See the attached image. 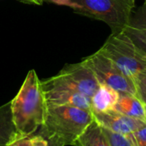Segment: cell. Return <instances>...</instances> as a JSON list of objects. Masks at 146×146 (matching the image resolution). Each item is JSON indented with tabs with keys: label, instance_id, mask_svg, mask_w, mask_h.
Wrapping results in <instances>:
<instances>
[{
	"label": "cell",
	"instance_id": "9",
	"mask_svg": "<svg viewBox=\"0 0 146 146\" xmlns=\"http://www.w3.org/2000/svg\"><path fill=\"white\" fill-rule=\"evenodd\" d=\"M123 32L146 53V0L141 6L133 10Z\"/></svg>",
	"mask_w": 146,
	"mask_h": 146
},
{
	"label": "cell",
	"instance_id": "3",
	"mask_svg": "<svg viewBox=\"0 0 146 146\" xmlns=\"http://www.w3.org/2000/svg\"><path fill=\"white\" fill-rule=\"evenodd\" d=\"M67 6L77 14L106 23L112 33L123 31L127 26L136 0H45Z\"/></svg>",
	"mask_w": 146,
	"mask_h": 146
},
{
	"label": "cell",
	"instance_id": "13",
	"mask_svg": "<svg viewBox=\"0 0 146 146\" xmlns=\"http://www.w3.org/2000/svg\"><path fill=\"white\" fill-rule=\"evenodd\" d=\"M74 146H110L102 127L93 121L77 139Z\"/></svg>",
	"mask_w": 146,
	"mask_h": 146
},
{
	"label": "cell",
	"instance_id": "8",
	"mask_svg": "<svg viewBox=\"0 0 146 146\" xmlns=\"http://www.w3.org/2000/svg\"><path fill=\"white\" fill-rule=\"evenodd\" d=\"M48 106H70L92 111V99L82 94L63 90H44Z\"/></svg>",
	"mask_w": 146,
	"mask_h": 146
},
{
	"label": "cell",
	"instance_id": "14",
	"mask_svg": "<svg viewBox=\"0 0 146 146\" xmlns=\"http://www.w3.org/2000/svg\"><path fill=\"white\" fill-rule=\"evenodd\" d=\"M110 146H134L127 135H123L102 127Z\"/></svg>",
	"mask_w": 146,
	"mask_h": 146
},
{
	"label": "cell",
	"instance_id": "17",
	"mask_svg": "<svg viewBox=\"0 0 146 146\" xmlns=\"http://www.w3.org/2000/svg\"><path fill=\"white\" fill-rule=\"evenodd\" d=\"M31 142L32 146H48V141L38 134L31 137Z\"/></svg>",
	"mask_w": 146,
	"mask_h": 146
},
{
	"label": "cell",
	"instance_id": "1",
	"mask_svg": "<svg viewBox=\"0 0 146 146\" xmlns=\"http://www.w3.org/2000/svg\"><path fill=\"white\" fill-rule=\"evenodd\" d=\"M10 103L13 121L21 138L32 136L43 125L48 107L41 80L34 69L27 73Z\"/></svg>",
	"mask_w": 146,
	"mask_h": 146
},
{
	"label": "cell",
	"instance_id": "7",
	"mask_svg": "<svg viewBox=\"0 0 146 146\" xmlns=\"http://www.w3.org/2000/svg\"><path fill=\"white\" fill-rule=\"evenodd\" d=\"M93 119L102 127L123 135H129L146 124L145 121L122 115L115 110L107 112L92 111Z\"/></svg>",
	"mask_w": 146,
	"mask_h": 146
},
{
	"label": "cell",
	"instance_id": "4",
	"mask_svg": "<svg viewBox=\"0 0 146 146\" xmlns=\"http://www.w3.org/2000/svg\"><path fill=\"white\" fill-rule=\"evenodd\" d=\"M99 50L133 80L139 75L146 74V53L123 31L111 33Z\"/></svg>",
	"mask_w": 146,
	"mask_h": 146
},
{
	"label": "cell",
	"instance_id": "12",
	"mask_svg": "<svg viewBox=\"0 0 146 146\" xmlns=\"http://www.w3.org/2000/svg\"><path fill=\"white\" fill-rule=\"evenodd\" d=\"M114 110L146 122L145 104L136 96L120 94V98Z\"/></svg>",
	"mask_w": 146,
	"mask_h": 146
},
{
	"label": "cell",
	"instance_id": "2",
	"mask_svg": "<svg viewBox=\"0 0 146 146\" xmlns=\"http://www.w3.org/2000/svg\"><path fill=\"white\" fill-rule=\"evenodd\" d=\"M93 121L89 110L70 106H48L38 135L62 146H74Z\"/></svg>",
	"mask_w": 146,
	"mask_h": 146
},
{
	"label": "cell",
	"instance_id": "19",
	"mask_svg": "<svg viewBox=\"0 0 146 146\" xmlns=\"http://www.w3.org/2000/svg\"><path fill=\"white\" fill-rule=\"evenodd\" d=\"M19 2L27 3V4H35V5H42L45 0H18Z\"/></svg>",
	"mask_w": 146,
	"mask_h": 146
},
{
	"label": "cell",
	"instance_id": "6",
	"mask_svg": "<svg viewBox=\"0 0 146 146\" xmlns=\"http://www.w3.org/2000/svg\"><path fill=\"white\" fill-rule=\"evenodd\" d=\"M81 62L93 72L99 84L109 86L120 94H128L137 97V89L134 81L127 77L99 50L84 58Z\"/></svg>",
	"mask_w": 146,
	"mask_h": 146
},
{
	"label": "cell",
	"instance_id": "16",
	"mask_svg": "<svg viewBox=\"0 0 146 146\" xmlns=\"http://www.w3.org/2000/svg\"><path fill=\"white\" fill-rule=\"evenodd\" d=\"M127 136L134 146H146V124Z\"/></svg>",
	"mask_w": 146,
	"mask_h": 146
},
{
	"label": "cell",
	"instance_id": "20",
	"mask_svg": "<svg viewBox=\"0 0 146 146\" xmlns=\"http://www.w3.org/2000/svg\"><path fill=\"white\" fill-rule=\"evenodd\" d=\"M48 146H62L60 144H57L56 142H53V141H48Z\"/></svg>",
	"mask_w": 146,
	"mask_h": 146
},
{
	"label": "cell",
	"instance_id": "10",
	"mask_svg": "<svg viewBox=\"0 0 146 146\" xmlns=\"http://www.w3.org/2000/svg\"><path fill=\"white\" fill-rule=\"evenodd\" d=\"M20 138L13 121L9 101L0 106V146H9Z\"/></svg>",
	"mask_w": 146,
	"mask_h": 146
},
{
	"label": "cell",
	"instance_id": "15",
	"mask_svg": "<svg viewBox=\"0 0 146 146\" xmlns=\"http://www.w3.org/2000/svg\"><path fill=\"white\" fill-rule=\"evenodd\" d=\"M133 81L137 89V98L146 105V74L139 75Z\"/></svg>",
	"mask_w": 146,
	"mask_h": 146
},
{
	"label": "cell",
	"instance_id": "21",
	"mask_svg": "<svg viewBox=\"0 0 146 146\" xmlns=\"http://www.w3.org/2000/svg\"><path fill=\"white\" fill-rule=\"evenodd\" d=\"M145 111H146V105H145Z\"/></svg>",
	"mask_w": 146,
	"mask_h": 146
},
{
	"label": "cell",
	"instance_id": "18",
	"mask_svg": "<svg viewBox=\"0 0 146 146\" xmlns=\"http://www.w3.org/2000/svg\"><path fill=\"white\" fill-rule=\"evenodd\" d=\"M9 146H32L31 136L20 138L19 139L15 140L13 144H11Z\"/></svg>",
	"mask_w": 146,
	"mask_h": 146
},
{
	"label": "cell",
	"instance_id": "11",
	"mask_svg": "<svg viewBox=\"0 0 146 146\" xmlns=\"http://www.w3.org/2000/svg\"><path fill=\"white\" fill-rule=\"evenodd\" d=\"M120 98V93L112 87L99 84V86L92 97V111L107 112L114 110Z\"/></svg>",
	"mask_w": 146,
	"mask_h": 146
},
{
	"label": "cell",
	"instance_id": "5",
	"mask_svg": "<svg viewBox=\"0 0 146 146\" xmlns=\"http://www.w3.org/2000/svg\"><path fill=\"white\" fill-rule=\"evenodd\" d=\"M41 84L43 90L71 91L91 98L99 86L95 74L83 62L66 65L57 74L41 80Z\"/></svg>",
	"mask_w": 146,
	"mask_h": 146
}]
</instances>
